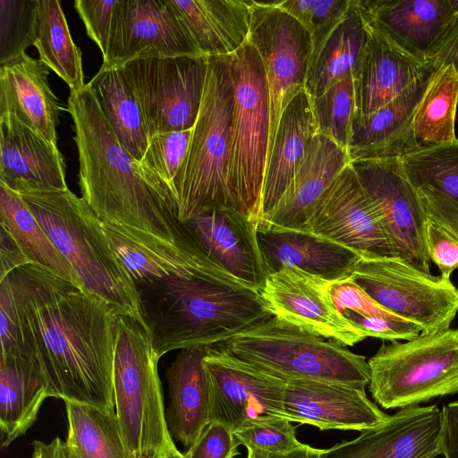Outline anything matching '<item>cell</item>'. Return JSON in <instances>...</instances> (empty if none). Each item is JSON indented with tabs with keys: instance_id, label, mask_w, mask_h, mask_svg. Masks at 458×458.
<instances>
[{
	"instance_id": "obj_26",
	"label": "cell",
	"mask_w": 458,
	"mask_h": 458,
	"mask_svg": "<svg viewBox=\"0 0 458 458\" xmlns=\"http://www.w3.org/2000/svg\"><path fill=\"white\" fill-rule=\"evenodd\" d=\"M350 162L347 149L317 133L284 193L259 221L273 228L302 230L324 191Z\"/></svg>"
},
{
	"instance_id": "obj_27",
	"label": "cell",
	"mask_w": 458,
	"mask_h": 458,
	"mask_svg": "<svg viewBox=\"0 0 458 458\" xmlns=\"http://www.w3.org/2000/svg\"><path fill=\"white\" fill-rule=\"evenodd\" d=\"M49 68L27 53L0 66V114H13L56 144L61 106L48 82Z\"/></svg>"
},
{
	"instance_id": "obj_15",
	"label": "cell",
	"mask_w": 458,
	"mask_h": 458,
	"mask_svg": "<svg viewBox=\"0 0 458 458\" xmlns=\"http://www.w3.org/2000/svg\"><path fill=\"white\" fill-rule=\"evenodd\" d=\"M302 230L348 247L361 257L397 258L350 163L324 191Z\"/></svg>"
},
{
	"instance_id": "obj_29",
	"label": "cell",
	"mask_w": 458,
	"mask_h": 458,
	"mask_svg": "<svg viewBox=\"0 0 458 458\" xmlns=\"http://www.w3.org/2000/svg\"><path fill=\"white\" fill-rule=\"evenodd\" d=\"M317 134L311 100L300 91L282 113L268 155L261 195L260 218L279 201Z\"/></svg>"
},
{
	"instance_id": "obj_37",
	"label": "cell",
	"mask_w": 458,
	"mask_h": 458,
	"mask_svg": "<svg viewBox=\"0 0 458 458\" xmlns=\"http://www.w3.org/2000/svg\"><path fill=\"white\" fill-rule=\"evenodd\" d=\"M39 59L70 88L84 83L81 52L71 36L65 15L57 0H38L36 41Z\"/></svg>"
},
{
	"instance_id": "obj_17",
	"label": "cell",
	"mask_w": 458,
	"mask_h": 458,
	"mask_svg": "<svg viewBox=\"0 0 458 458\" xmlns=\"http://www.w3.org/2000/svg\"><path fill=\"white\" fill-rule=\"evenodd\" d=\"M148 52L204 55L169 0H118L103 64L120 65Z\"/></svg>"
},
{
	"instance_id": "obj_50",
	"label": "cell",
	"mask_w": 458,
	"mask_h": 458,
	"mask_svg": "<svg viewBox=\"0 0 458 458\" xmlns=\"http://www.w3.org/2000/svg\"><path fill=\"white\" fill-rule=\"evenodd\" d=\"M428 216L458 238V202L427 186H415Z\"/></svg>"
},
{
	"instance_id": "obj_19",
	"label": "cell",
	"mask_w": 458,
	"mask_h": 458,
	"mask_svg": "<svg viewBox=\"0 0 458 458\" xmlns=\"http://www.w3.org/2000/svg\"><path fill=\"white\" fill-rule=\"evenodd\" d=\"M371 30L424 63L433 56L458 13V0H357Z\"/></svg>"
},
{
	"instance_id": "obj_35",
	"label": "cell",
	"mask_w": 458,
	"mask_h": 458,
	"mask_svg": "<svg viewBox=\"0 0 458 458\" xmlns=\"http://www.w3.org/2000/svg\"><path fill=\"white\" fill-rule=\"evenodd\" d=\"M0 217L1 225L11 234L28 263L41 266L81 287L72 265L52 243L21 195L2 183Z\"/></svg>"
},
{
	"instance_id": "obj_16",
	"label": "cell",
	"mask_w": 458,
	"mask_h": 458,
	"mask_svg": "<svg viewBox=\"0 0 458 458\" xmlns=\"http://www.w3.org/2000/svg\"><path fill=\"white\" fill-rule=\"evenodd\" d=\"M330 284L300 269L284 267L267 276L259 293L274 317L353 346L367 335L337 310L329 293Z\"/></svg>"
},
{
	"instance_id": "obj_47",
	"label": "cell",
	"mask_w": 458,
	"mask_h": 458,
	"mask_svg": "<svg viewBox=\"0 0 458 458\" xmlns=\"http://www.w3.org/2000/svg\"><path fill=\"white\" fill-rule=\"evenodd\" d=\"M344 315L362 329L367 337H377L389 342L408 341L421 334V328L417 324L401 318L366 317L350 310L344 312Z\"/></svg>"
},
{
	"instance_id": "obj_53",
	"label": "cell",
	"mask_w": 458,
	"mask_h": 458,
	"mask_svg": "<svg viewBox=\"0 0 458 458\" xmlns=\"http://www.w3.org/2000/svg\"><path fill=\"white\" fill-rule=\"evenodd\" d=\"M433 61L452 64L458 74V13L437 48Z\"/></svg>"
},
{
	"instance_id": "obj_10",
	"label": "cell",
	"mask_w": 458,
	"mask_h": 458,
	"mask_svg": "<svg viewBox=\"0 0 458 458\" xmlns=\"http://www.w3.org/2000/svg\"><path fill=\"white\" fill-rule=\"evenodd\" d=\"M120 65L135 90L148 138L193 128L202 102L208 56L148 52Z\"/></svg>"
},
{
	"instance_id": "obj_1",
	"label": "cell",
	"mask_w": 458,
	"mask_h": 458,
	"mask_svg": "<svg viewBox=\"0 0 458 458\" xmlns=\"http://www.w3.org/2000/svg\"><path fill=\"white\" fill-rule=\"evenodd\" d=\"M5 277L16 308L21 353L38 365L51 397L114 409L119 314L36 264L21 265Z\"/></svg>"
},
{
	"instance_id": "obj_54",
	"label": "cell",
	"mask_w": 458,
	"mask_h": 458,
	"mask_svg": "<svg viewBox=\"0 0 458 458\" xmlns=\"http://www.w3.org/2000/svg\"><path fill=\"white\" fill-rule=\"evenodd\" d=\"M31 446V458H76L66 441L59 437H55L49 443L34 440Z\"/></svg>"
},
{
	"instance_id": "obj_38",
	"label": "cell",
	"mask_w": 458,
	"mask_h": 458,
	"mask_svg": "<svg viewBox=\"0 0 458 458\" xmlns=\"http://www.w3.org/2000/svg\"><path fill=\"white\" fill-rule=\"evenodd\" d=\"M192 129L158 133L148 138L140 162L149 180L158 188L176 215L173 185L187 155Z\"/></svg>"
},
{
	"instance_id": "obj_49",
	"label": "cell",
	"mask_w": 458,
	"mask_h": 458,
	"mask_svg": "<svg viewBox=\"0 0 458 458\" xmlns=\"http://www.w3.org/2000/svg\"><path fill=\"white\" fill-rule=\"evenodd\" d=\"M0 339L1 356L21 353L17 312L6 277L0 279Z\"/></svg>"
},
{
	"instance_id": "obj_32",
	"label": "cell",
	"mask_w": 458,
	"mask_h": 458,
	"mask_svg": "<svg viewBox=\"0 0 458 458\" xmlns=\"http://www.w3.org/2000/svg\"><path fill=\"white\" fill-rule=\"evenodd\" d=\"M88 84L119 142L140 162L148 135L135 90L123 66L103 64Z\"/></svg>"
},
{
	"instance_id": "obj_56",
	"label": "cell",
	"mask_w": 458,
	"mask_h": 458,
	"mask_svg": "<svg viewBox=\"0 0 458 458\" xmlns=\"http://www.w3.org/2000/svg\"><path fill=\"white\" fill-rule=\"evenodd\" d=\"M160 458H186L184 454L181 453L177 448L162 455Z\"/></svg>"
},
{
	"instance_id": "obj_8",
	"label": "cell",
	"mask_w": 458,
	"mask_h": 458,
	"mask_svg": "<svg viewBox=\"0 0 458 458\" xmlns=\"http://www.w3.org/2000/svg\"><path fill=\"white\" fill-rule=\"evenodd\" d=\"M234 103L227 187L235 210L260 219L270 135V99L262 60L247 38L231 54Z\"/></svg>"
},
{
	"instance_id": "obj_14",
	"label": "cell",
	"mask_w": 458,
	"mask_h": 458,
	"mask_svg": "<svg viewBox=\"0 0 458 458\" xmlns=\"http://www.w3.org/2000/svg\"><path fill=\"white\" fill-rule=\"evenodd\" d=\"M210 393V422L233 432L247 420L265 416L289 420L284 406L286 381L230 353L220 345L204 357Z\"/></svg>"
},
{
	"instance_id": "obj_36",
	"label": "cell",
	"mask_w": 458,
	"mask_h": 458,
	"mask_svg": "<svg viewBox=\"0 0 458 458\" xmlns=\"http://www.w3.org/2000/svg\"><path fill=\"white\" fill-rule=\"evenodd\" d=\"M458 104V74L452 64H440L416 108L415 137L423 147L454 142Z\"/></svg>"
},
{
	"instance_id": "obj_28",
	"label": "cell",
	"mask_w": 458,
	"mask_h": 458,
	"mask_svg": "<svg viewBox=\"0 0 458 458\" xmlns=\"http://www.w3.org/2000/svg\"><path fill=\"white\" fill-rule=\"evenodd\" d=\"M207 348L181 350L166 370V423L172 437L186 450L210 423L209 383L203 361Z\"/></svg>"
},
{
	"instance_id": "obj_12",
	"label": "cell",
	"mask_w": 458,
	"mask_h": 458,
	"mask_svg": "<svg viewBox=\"0 0 458 458\" xmlns=\"http://www.w3.org/2000/svg\"><path fill=\"white\" fill-rule=\"evenodd\" d=\"M278 1H252L249 38L266 72L270 99L272 149L282 113L305 89L313 50L310 33L292 15L277 6Z\"/></svg>"
},
{
	"instance_id": "obj_23",
	"label": "cell",
	"mask_w": 458,
	"mask_h": 458,
	"mask_svg": "<svg viewBox=\"0 0 458 458\" xmlns=\"http://www.w3.org/2000/svg\"><path fill=\"white\" fill-rule=\"evenodd\" d=\"M257 239L267 274L300 269L328 282L351 276L361 256L340 243L303 230L257 225Z\"/></svg>"
},
{
	"instance_id": "obj_52",
	"label": "cell",
	"mask_w": 458,
	"mask_h": 458,
	"mask_svg": "<svg viewBox=\"0 0 458 458\" xmlns=\"http://www.w3.org/2000/svg\"><path fill=\"white\" fill-rule=\"evenodd\" d=\"M0 261V279L4 278L16 267L28 263L11 234L2 225Z\"/></svg>"
},
{
	"instance_id": "obj_41",
	"label": "cell",
	"mask_w": 458,
	"mask_h": 458,
	"mask_svg": "<svg viewBox=\"0 0 458 458\" xmlns=\"http://www.w3.org/2000/svg\"><path fill=\"white\" fill-rule=\"evenodd\" d=\"M38 0H0V66L36 41Z\"/></svg>"
},
{
	"instance_id": "obj_44",
	"label": "cell",
	"mask_w": 458,
	"mask_h": 458,
	"mask_svg": "<svg viewBox=\"0 0 458 458\" xmlns=\"http://www.w3.org/2000/svg\"><path fill=\"white\" fill-rule=\"evenodd\" d=\"M329 293L335 308L342 314L350 310L366 317L399 318L375 301L351 277L331 282Z\"/></svg>"
},
{
	"instance_id": "obj_4",
	"label": "cell",
	"mask_w": 458,
	"mask_h": 458,
	"mask_svg": "<svg viewBox=\"0 0 458 458\" xmlns=\"http://www.w3.org/2000/svg\"><path fill=\"white\" fill-rule=\"evenodd\" d=\"M19 194L72 265L81 286L144 327L133 282L112 250L102 220L86 201L69 189Z\"/></svg>"
},
{
	"instance_id": "obj_2",
	"label": "cell",
	"mask_w": 458,
	"mask_h": 458,
	"mask_svg": "<svg viewBox=\"0 0 458 458\" xmlns=\"http://www.w3.org/2000/svg\"><path fill=\"white\" fill-rule=\"evenodd\" d=\"M144 328L165 353L222 344L271 318L260 293L204 253L182 273L135 287Z\"/></svg>"
},
{
	"instance_id": "obj_20",
	"label": "cell",
	"mask_w": 458,
	"mask_h": 458,
	"mask_svg": "<svg viewBox=\"0 0 458 458\" xmlns=\"http://www.w3.org/2000/svg\"><path fill=\"white\" fill-rule=\"evenodd\" d=\"M284 406L292 422L320 430L362 432L389 416L368 398L365 388L324 381H286Z\"/></svg>"
},
{
	"instance_id": "obj_13",
	"label": "cell",
	"mask_w": 458,
	"mask_h": 458,
	"mask_svg": "<svg viewBox=\"0 0 458 458\" xmlns=\"http://www.w3.org/2000/svg\"><path fill=\"white\" fill-rule=\"evenodd\" d=\"M350 164L397 258L432 275L426 243L428 216L402 158L355 160Z\"/></svg>"
},
{
	"instance_id": "obj_30",
	"label": "cell",
	"mask_w": 458,
	"mask_h": 458,
	"mask_svg": "<svg viewBox=\"0 0 458 458\" xmlns=\"http://www.w3.org/2000/svg\"><path fill=\"white\" fill-rule=\"evenodd\" d=\"M202 55H227L250 32L252 0H169Z\"/></svg>"
},
{
	"instance_id": "obj_5",
	"label": "cell",
	"mask_w": 458,
	"mask_h": 458,
	"mask_svg": "<svg viewBox=\"0 0 458 458\" xmlns=\"http://www.w3.org/2000/svg\"><path fill=\"white\" fill-rule=\"evenodd\" d=\"M233 103L231 55L208 56L200 109L173 185L181 222L209 209L233 208L227 187Z\"/></svg>"
},
{
	"instance_id": "obj_22",
	"label": "cell",
	"mask_w": 458,
	"mask_h": 458,
	"mask_svg": "<svg viewBox=\"0 0 458 458\" xmlns=\"http://www.w3.org/2000/svg\"><path fill=\"white\" fill-rule=\"evenodd\" d=\"M253 219L233 208H213L187 222L208 254L227 272L260 291L267 270Z\"/></svg>"
},
{
	"instance_id": "obj_46",
	"label": "cell",
	"mask_w": 458,
	"mask_h": 458,
	"mask_svg": "<svg viewBox=\"0 0 458 458\" xmlns=\"http://www.w3.org/2000/svg\"><path fill=\"white\" fill-rule=\"evenodd\" d=\"M426 243L428 258L437 266L440 276L450 279L458 269V238L428 217Z\"/></svg>"
},
{
	"instance_id": "obj_24",
	"label": "cell",
	"mask_w": 458,
	"mask_h": 458,
	"mask_svg": "<svg viewBox=\"0 0 458 458\" xmlns=\"http://www.w3.org/2000/svg\"><path fill=\"white\" fill-rule=\"evenodd\" d=\"M433 72L374 113L354 114L347 148L350 161L403 158L422 148L414 134L413 118Z\"/></svg>"
},
{
	"instance_id": "obj_7",
	"label": "cell",
	"mask_w": 458,
	"mask_h": 458,
	"mask_svg": "<svg viewBox=\"0 0 458 458\" xmlns=\"http://www.w3.org/2000/svg\"><path fill=\"white\" fill-rule=\"evenodd\" d=\"M159 358L145 328L119 315L114 358V411L136 458H160L176 449L165 419Z\"/></svg>"
},
{
	"instance_id": "obj_33",
	"label": "cell",
	"mask_w": 458,
	"mask_h": 458,
	"mask_svg": "<svg viewBox=\"0 0 458 458\" xmlns=\"http://www.w3.org/2000/svg\"><path fill=\"white\" fill-rule=\"evenodd\" d=\"M369 37V28L357 0H351L344 20L310 63L305 90L310 99L321 96L346 75L352 74L354 77L361 63Z\"/></svg>"
},
{
	"instance_id": "obj_48",
	"label": "cell",
	"mask_w": 458,
	"mask_h": 458,
	"mask_svg": "<svg viewBox=\"0 0 458 458\" xmlns=\"http://www.w3.org/2000/svg\"><path fill=\"white\" fill-rule=\"evenodd\" d=\"M351 0H313L310 35L313 50L310 61L318 54L324 43L344 20Z\"/></svg>"
},
{
	"instance_id": "obj_21",
	"label": "cell",
	"mask_w": 458,
	"mask_h": 458,
	"mask_svg": "<svg viewBox=\"0 0 458 458\" xmlns=\"http://www.w3.org/2000/svg\"><path fill=\"white\" fill-rule=\"evenodd\" d=\"M0 183L17 193L68 189L57 145L9 113L0 114Z\"/></svg>"
},
{
	"instance_id": "obj_25",
	"label": "cell",
	"mask_w": 458,
	"mask_h": 458,
	"mask_svg": "<svg viewBox=\"0 0 458 458\" xmlns=\"http://www.w3.org/2000/svg\"><path fill=\"white\" fill-rule=\"evenodd\" d=\"M369 31L364 55L353 77L355 114L359 115L374 113L440 64L421 62L382 34L370 28Z\"/></svg>"
},
{
	"instance_id": "obj_45",
	"label": "cell",
	"mask_w": 458,
	"mask_h": 458,
	"mask_svg": "<svg viewBox=\"0 0 458 458\" xmlns=\"http://www.w3.org/2000/svg\"><path fill=\"white\" fill-rule=\"evenodd\" d=\"M233 432L219 422H210L185 452L186 458H233L240 454Z\"/></svg>"
},
{
	"instance_id": "obj_31",
	"label": "cell",
	"mask_w": 458,
	"mask_h": 458,
	"mask_svg": "<svg viewBox=\"0 0 458 458\" xmlns=\"http://www.w3.org/2000/svg\"><path fill=\"white\" fill-rule=\"evenodd\" d=\"M51 397L47 380L30 356L0 359V429L2 447H8L35 423L45 399Z\"/></svg>"
},
{
	"instance_id": "obj_43",
	"label": "cell",
	"mask_w": 458,
	"mask_h": 458,
	"mask_svg": "<svg viewBox=\"0 0 458 458\" xmlns=\"http://www.w3.org/2000/svg\"><path fill=\"white\" fill-rule=\"evenodd\" d=\"M118 0H75L74 8L89 38L105 56L109 44L114 9Z\"/></svg>"
},
{
	"instance_id": "obj_40",
	"label": "cell",
	"mask_w": 458,
	"mask_h": 458,
	"mask_svg": "<svg viewBox=\"0 0 458 458\" xmlns=\"http://www.w3.org/2000/svg\"><path fill=\"white\" fill-rule=\"evenodd\" d=\"M310 100L317 133L347 149L356 108L353 75H346L321 96Z\"/></svg>"
},
{
	"instance_id": "obj_18",
	"label": "cell",
	"mask_w": 458,
	"mask_h": 458,
	"mask_svg": "<svg viewBox=\"0 0 458 458\" xmlns=\"http://www.w3.org/2000/svg\"><path fill=\"white\" fill-rule=\"evenodd\" d=\"M443 425L437 405L403 408L355 439L322 450L320 458H436L443 454Z\"/></svg>"
},
{
	"instance_id": "obj_11",
	"label": "cell",
	"mask_w": 458,
	"mask_h": 458,
	"mask_svg": "<svg viewBox=\"0 0 458 458\" xmlns=\"http://www.w3.org/2000/svg\"><path fill=\"white\" fill-rule=\"evenodd\" d=\"M351 279L383 308L413 322L421 334L449 328L458 313V289L399 258L361 257Z\"/></svg>"
},
{
	"instance_id": "obj_55",
	"label": "cell",
	"mask_w": 458,
	"mask_h": 458,
	"mask_svg": "<svg viewBox=\"0 0 458 458\" xmlns=\"http://www.w3.org/2000/svg\"><path fill=\"white\" fill-rule=\"evenodd\" d=\"M321 453L322 449H317L305 445L301 448L281 454L248 450L247 458H320Z\"/></svg>"
},
{
	"instance_id": "obj_34",
	"label": "cell",
	"mask_w": 458,
	"mask_h": 458,
	"mask_svg": "<svg viewBox=\"0 0 458 458\" xmlns=\"http://www.w3.org/2000/svg\"><path fill=\"white\" fill-rule=\"evenodd\" d=\"M66 443L76 458H136L114 409L64 401Z\"/></svg>"
},
{
	"instance_id": "obj_3",
	"label": "cell",
	"mask_w": 458,
	"mask_h": 458,
	"mask_svg": "<svg viewBox=\"0 0 458 458\" xmlns=\"http://www.w3.org/2000/svg\"><path fill=\"white\" fill-rule=\"evenodd\" d=\"M67 110L79 154L81 198L89 207L102 221L176 240L184 223L119 142L88 83L70 91Z\"/></svg>"
},
{
	"instance_id": "obj_9",
	"label": "cell",
	"mask_w": 458,
	"mask_h": 458,
	"mask_svg": "<svg viewBox=\"0 0 458 458\" xmlns=\"http://www.w3.org/2000/svg\"><path fill=\"white\" fill-rule=\"evenodd\" d=\"M369 389L385 409L417 406L458 393V330L384 343L368 361Z\"/></svg>"
},
{
	"instance_id": "obj_51",
	"label": "cell",
	"mask_w": 458,
	"mask_h": 458,
	"mask_svg": "<svg viewBox=\"0 0 458 458\" xmlns=\"http://www.w3.org/2000/svg\"><path fill=\"white\" fill-rule=\"evenodd\" d=\"M443 454L458 458V400L443 407Z\"/></svg>"
},
{
	"instance_id": "obj_42",
	"label": "cell",
	"mask_w": 458,
	"mask_h": 458,
	"mask_svg": "<svg viewBox=\"0 0 458 458\" xmlns=\"http://www.w3.org/2000/svg\"><path fill=\"white\" fill-rule=\"evenodd\" d=\"M247 450L281 454L305 445L297 439L295 427L286 418L265 416L247 420L233 432Z\"/></svg>"
},
{
	"instance_id": "obj_6",
	"label": "cell",
	"mask_w": 458,
	"mask_h": 458,
	"mask_svg": "<svg viewBox=\"0 0 458 458\" xmlns=\"http://www.w3.org/2000/svg\"><path fill=\"white\" fill-rule=\"evenodd\" d=\"M218 345L284 381L314 380L365 388L370 380L364 356L276 317Z\"/></svg>"
},
{
	"instance_id": "obj_39",
	"label": "cell",
	"mask_w": 458,
	"mask_h": 458,
	"mask_svg": "<svg viewBox=\"0 0 458 458\" xmlns=\"http://www.w3.org/2000/svg\"><path fill=\"white\" fill-rule=\"evenodd\" d=\"M402 160L414 186L432 187L458 202V140L423 147Z\"/></svg>"
}]
</instances>
